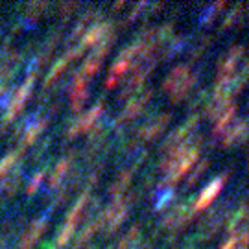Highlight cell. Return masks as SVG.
Wrapping results in <instances>:
<instances>
[{
  "label": "cell",
  "mask_w": 249,
  "mask_h": 249,
  "mask_svg": "<svg viewBox=\"0 0 249 249\" xmlns=\"http://www.w3.org/2000/svg\"><path fill=\"white\" fill-rule=\"evenodd\" d=\"M102 113H104V106H102V102H98L96 106L90 107L85 115H81L80 118L71 125V129H69V137H74V135L83 133V131L90 129L92 125L96 124V120L102 116Z\"/></svg>",
  "instance_id": "cell-10"
},
{
  "label": "cell",
  "mask_w": 249,
  "mask_h": 249,
  "mask_svg": "<svg viewBox=\"0 0 249 249\" xmlns=\"http://www.w3.org/2000/svg\"><path fill=\"white\" fill-rule=\"evenodd\" d=\"M222 135H223V146L244 142L246 137H248V124H246V120H244V118L234 120V124L229 125Z\"/></svg>",
  "instance_id": "cell-11"
},
{
  "label": "cell",
  "mask_w": 249,
  "mask_h": 249,
  "mask_svg": "<svg viewBox=\"0 0 249 249\" xmlns=\"http://www.w3.org/2000/svg\"><path fill=\"white\" fill-rule=\"evenodd\" d=\"M131 176H133V172H131V170H125V172H122V174L115 179V183L109 187V194L118 199V196H120L122 192H125V190H127V187L131 185Z\"/></svg>",
  "instance_id": "cell-18"
},
{
  "label": "cell",
  "mask_w": 249,
  "mask_h": 249,
  "mask_svg": "<svg viewBox=\"0 0 249 249\" xmlns=\"http://www.w3.org/2000/svg\"><path fill=\"white\" fill-rule=\"evenodd\" d=\"M246 222H248V207L246 203H242L234 214H232L231 218H229V222H227V231L234 234V232H240L246 229Z\"/></svg>",
  "instance_id": "cell-16"
},
{
  "label": "cell",
  "mask_w": 249,
  "mask_h": 249,
  "mask_svg": "<svg viewBox=\"0 0 249 249\" xmlns=\"http://www.w3.org/2000/svg\"><path fill=\"white\" fill-rule=\"evenodd\" d=\"M43 179H45V172H37L36 176L32 178V183H30V185H28V188H26L28 194H34L37 188H39V185L43 183Z\"/></svg>",
  "instance_id": "cell-28"
},
{
  "label": "cell",
  "mask_w": 249,
  "mask_h": 249,
  "mask_svg": "<svg viewBox=\"0 0 249 249\" xmlns=\"http://www.w3.org/2000/svg\"><path fill=\"white\" fill-rule=\"evenodd\" d=\"M244 53H246V48L242 45L232 46L231 50L223 55L220 65H218V78H216V81L229 80L232 74L238 71V63H242Z\"/></svg>",
  "instance_id": "cell-6"
},
{
  "label": "cell",
  "mask_w": 249,
  "mask_h": 249,
  "mask_svg": "<svg viewBox=\"0 0 249 249\" xmlns=\"http://www.w3.org/2000/svg\"><path fill=\"white\" fill-rule=\"evenodd\" d=\"M34 81H36V74H30V78H28V80L24 81V83H22L15 92H13V98L9 100L8 109H6V113H4V124L11 122V120L18 115V111L22 109L24 102H26L28 96H30V92H32Z\"/></svg>",
  "instance_id": "cell-4"
},
{
  "label": "cell",
  "mask_w": 249,
  "mask_h": 249,
  "mask_svg": "<svg viewBox=\"0 0 249 249\" xmlns=\"http://www.w3.org/2000/svg\"><path fill=\"white\" fill-rule=\"evenodd\" d=\"M225 179H227V176H218V178H214L213 181L201 190L199 197L194 201V211H196V213L197 211H205V209L211 207V203L216 199V196L220 194V190H222L223 185H225Z\"/></svg>",
  "instance_id": "cell-8"
},
{
  "label": "cell",
  "mask_w": 249,
  "mask_h": 249,
  "mask_svg": "<svg viewBox=\"0 0 249 249\" xmlns=\"http://www.w3.org/2000/svg\"><path fill=\"white\" fill-rule=\"evenodd\" d=\"M139 234H141L139 225L131 227V229H129V231L125 232L124 236L118 240V244L115 246V249H133V246L139 242Z\"/></svg>",
  "instance_id": "cell-20"
},
{
  "label": "cell",
  "mask_w": 249,
  "mask_h": 249,
  "mask_svg": "<svg viewBox=\"0 0 249 249\" xmlns=\"http://www.w3.org/2000/svg\"><path fill=\"white\" fill-rule=\"evenodd\" d=\"M194 199L190 197V199H185L183 203L176 205L174 209H172V213L164 218V225L170 227V229H181V227H185L192 218H194Z\"/></svg>",
  "instance_id": "cell-5"
},
{
  "label": "cell",
  "mask_w": 249,
  "mask_h": 249,
  "mask_svg": "<svg viewBox=\"0 0 249 249\" xmlns=\"http://www.w3.org/2000/svg\"><path fill=\"white\" fill-rule=\"evenodd\" d=\"M76 57H78V53L74 52L72 48L67 53H63L61 57H59V59H57V61H55L52 65V69L48 71V74H46L45 85H50V83H52V81L55 80V78H59V76H61V72L65 71L67 67H69V63H71L72 59H76Z\"/></svg>",
  "instance_id": "cell-14"
},
{
  "label": "cell",
  "mask_w": 249,
  "mask_h": 249,
  "mask_svg": "<svg viewBox=\"0 0 249 249\" xmlns=\"http://www.w3.org/2000/svg\"><path fill=\"white\" fill-rule=\"evenodd\" d=\"M20 155H22V150L18 148V150L8 153L4 159L0 160V178H2V176H6L9 170H11L13 166H15V164H17V160L20 159Z\"/></svg>",
  "instance_id": "cell-22"
},
{
  "label": "cell",
  "mask_w": 249,
  "mask_h": 249,
  "mask_svg": "<svg viewBox=\"0 0 249 249\" xmlns=\"http://www.w3.org/2000/svg\"><path fill=\"white\" fill-rule=\"evenodd\" d=\"M170 122V115L168 113H164V115L157 116L155 120H151V122H146V124L139 129V137L141 139H151V137H155V135H159L162 129H164V125Z\"/></svg>",
  "instance_id": "cell-15"
},
{
  "label": "cell",
  "mask_w": 249,
  "mask_h": 249,
  "mask_svg": "<svg viewBox=\"0 0 249 249\" xmlns=\"http://www.w3.org/2000/svg\"><path fill=\"white\" fill-rule=\"evenodd\" d=\"M207 166H209V160H207V159L199 160L197 164H194V166H192V168H194V172H192V174H190V178H188V185H194V183L197 181V178H199L205 170H207Z\"/></svg>",
  "instance_id": "cell-27"
},
{
  "label": "cell",
  "mask_w": 249,
  "mask_h": 249,
  "mask_svg": "<svg viewBox=\"0 0 249 249\" xmlns=\"http://www.w3.org/2000/svg\"><path fill=\"white\" fill-rule=\"evenodd\" d=\"M45 127H46V120H37V122H34L30 127H26L24 137H22V142H20V150H22L24 146H28V144L34 142V141H36V137L41 133Z\"/></svg>",
  "instance_id": "cell-19"
},
{
  "label": "cell",
  "mask_w": 249,
  "mask_h": 249,
  "mask_svg": "<svg viewBox=\"0 0 249 249\" xmlns=\"http://www.w3.org/2000/svg\"><path fill=\"white\" fill-rule=\"evenodd\" d=\"M246 4L244 2H238L234 8L229 11V15L225 17V20H223V28H229V26H232V24H236L240 18H244V15H246Z\"/></svg>",
  "instance_id": "cell-21"
},
{
  "label": "cell",
  "mask_w": 249,
  "mask_h": 249,
  "mask_svg": "<svg viewBox=\"0 0 249 249\" xmlns=\"http://www.w3.org/2000/svg\"><path fill=\"white\" fill-rule=\"evenodd\" d=\"M69 159L65 157V159H61L59 162H57V166L53 168V172H52V178H50V187H55V185H59V181L63 179V176L67 174V170H69Z\"/></svg>",
  "instance_id": "cell-23"
},
{
  "label": "cell",
  "mask_w": 249,
  "mask_h": 249,
  "mask_svg": "<svg viewBox=\"0 0 249 249\" xmlns=\"http://www.w3.org/2000/svg\"><path fill=\"white\" fill-rule=\"evenodd\" d=\"M197 76L188 69V65H178L176 69H172L168 72V76L164 78L162 87L170 94V98L174 102H179L187 96L192 90V87L196 85Z\"/></svg>",
  "instance_id": "cell-1"
},
{
  "label": "cell",
  "mask_w": 249,
  "mask_h": 249,
  "mask_svg": "<svg viewBox=\"0 0 249 249\" xmlns=\"http://www.w3.org/2000/svg\"><path fill=\"white\" fill-rule=\"evenodd\" d=\"M71 94H72V109L74 111H80L81 106L85 104V100L89 96V90H87V80H81L78 76H74L72 78V89H71Z\"/></svg>",
  "instance_id": "cell-13"
},
{
  "label": "cell",
  "mask_w": 249,
  "mask_h": 249,
  "mask_svg": "<svg viewBox=\"0 0 249 249\" xmlns=\"http://www.w3.org/2000/svg\"><path fill=\"white\" fill-rule=\"evenodd\" d=\"M225 214H227V209H225V205H218V207H214L213 211H209L207 214V218L203 220L201 223V229H199V238H211L214 232H218L220 229V225L222 222L225 220Z\"/></svg>",
  "instance_id": "cell-9"
},
{
  "label": "cell",
  "mask_w": 249,
  "mask_h": 249,
  "mask_svg": "<svg viewBox=\"0 0 249 249\" xmlns=\"http://www.w3.org/2000/svg\"><path fill=\"white\" fill-rule=\"evenodd\" d=\"M113 32V24L111 22H107V20H102V22H96V24H92L89 30H85L83 34H81L80 41H78V45L74 46L72 50L81 55L85 48H89V46H94L98 45L100 41L107 36V34H111Z\"/></svg>",
  "instance_id": "cell-3"
},
{
  "label": "cell",
  "mask_w": 249,
  "mask_h": 249,
  "mask_svg": "<svg viewBox=\"0 0 249 249\" xmlns=\"http://www.w3.org/2000/svg\"><path fill=\"white\" fill-rule=\"evenodd\" d=\"M172 199H174V190H164V192H160L159 201H157V209H159V211L160 209H164Z\"/></svg>",
  "instance_id": "cell-29"
},
{
  "label": "cell",
  "mask_w": 249,
  "mask_h": 249,
  "mask_svg": "<svg viewBox=\"0 0 249 249\" xmlns=\"http://www.w3.org/2000/svg\"><path fill=\"white\" fill-rule=\"evenodd\" d=\"M127 213H129V199H116L113 205H109L102 213V227L106 234H113L127 218Z\"/></svg>",
  "instance_id": "cell-2"
},
{
  "label": "cell",
  "mask_w": 249,
  "mask_h": 249,
  "mask_svg": "<svg viewBox=\"0 0 249 249\" xmlns=\"http://www.w3.org/2000/svg\"><path fill=\"white\" fill-rule=\"evenodd\" d=\"M74 229H76V225H72V223H63L61 229L57 231V238H55V244L57 246H65L67 242L71 240V236L74 234Z\"/></svg>",
  "instance_id": "cell-26"
},
{
  "label": "cell",
  "mask_w": 249,
  "mask_h": 249,
  "mask_svg": "<svg viewBox=\"0 0 249 249\" xmlns=\"http://www.w3.org/2000/svg\"><path fill=\"white\" fill-rule=\"evenodd\" d=\"M225 8V2L220 0V2H214L211 6H207V9L203 11V15H201V22L203 24H209V22H213V18L218 15V11H222Z\"/></svg>",
  "instance_id": "cell-24"
},
{
  "label": "cell",
  "mask_w": 249,
  "mask_h": 249,
  "mask_svg": "<svg viewBox=\"0 0 249 249\" xmlns=\"http://www.w3.org/2000/svg\"><path fill=\"white\" fill-rule=\"evenodd\" d=\"M46 225V218H39L36 222L32 223L30 227L26 229V232L22 234V238H20V249H30L36 246V242L39 240V236H43V232H45Z\"/></svg>",
  "instance_id": "cell-12"
},
{
  "label": "cell",
  "mask_w": 249,
  "mask_h": 249,
  "mask_svg": "<svg viewBox=\"0 0 249 249\" xmlns=\"http://www.w3.org/2000/svg\"><path fill=\"white\" fill-rule=\"evenodd\" d=\"M20 178H22V168H17V172H15V174H11V176H9V178L2 183V190H0V192H8V194H11V192L18 187Z\"/></svg>",
  "instance_id": "cell-25"
},
{
  "label": "cell",
  "mask_w": 249,
  "mask_h": 249,
  "mask_svg": "<svg viewBox=\"0 0 249 249\" xmlns=\"http://www.w3.org/2000/svg\"><path fill=\"white\" fill-rule=\"evenodd\" d=\"M234 115H236V106L229 104V106L225 107V109H223L220 115L214 118V133H216V135L223 133V131L227 129L229 122H231L232 118H234Z\"/></svg>",
  "instance_id": "cell-17"
},
{
  "label": "cell",
  "mask_w": 249,
  "mask_h": 249,
  "mask_svg": "<svg viewBox=\"0 0 249 249\" xmlns=\"http://www.w3.org/2000/svg\"><path fill=\"white\" fill-rule=\"evenodd\" d=\"M150 98H151V90L150 89L141 90L137 96H133V98L125 104V107L122 109V113H120V115H118V118L115 120V124L120 125V124L129 122V120H133V118H137V116L142 113V109L146 107V104L150 102Z\"/></svg>",
  "instance_id": "cell-7"
}]
</instances>
